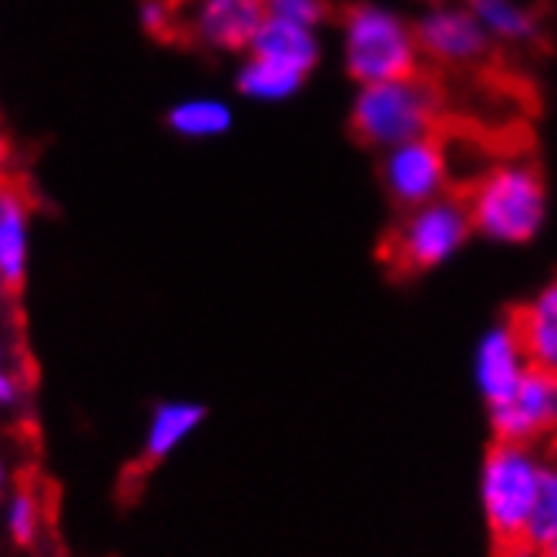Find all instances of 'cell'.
Here are the masks:
<instances>
[{"label": "cell", "instance_id": "12", "mask_svg": "<svg viewBox=\"0 0 557 557\" xmlns=\"http://www.w3.org/2000/svg\"><path fill=\"white\" fill-rule=\"evenodd\" d=\"M507 320L521 339L531 367L557 373V278H550L531 302L513 309Z\"/></svg>", "mask_w": 557, "mask_h": 557}, {"label": "cell", "instance_id": "23", "mask_svg": "<svg viewBox=\"0 0 557 557\" xmlns=\"http://www.w3.org/2000/svg\"><path fill=\"white\" fill-rule=\"evenodd\" d=\"M8 162V145H4V135H0V169H4Z\"/></svg>", "mask_w": 557, "mask_h": 557}, {"label": "cell", "instance_id": "24", "mask_svg": "<svg viewBox=\"0 0 557 557\" xmlns=\"http://www.w3.org/2000/svg\"><path fill=\"white\" fill-rule=\"evenodd\" d=\"M4 481H8V473H4V463H0V491H4Z\"/></svg>", "mask_w": 557, "mask_h": 557}, {"label": "cell", "instance_id": "3", "mask_svg": "<svg viewBox=\"0 0 557 557\" xmlns=\"http://www.w3.org/2000/svg\"><path fill=\"white\" fill-rule=\"evenodd\" d=\"M537 457L528 444L497 441L484 460V517L497 557H531V510L541 481Z\"/></svg>", "mask_w": 557, "mask_h": 557}, {"label": "cell", "instance_id": "18", "mask_svg": "<svg viewBox=\"0 0 557 557\" xmlns=\"http://www.w3.org/2000/svg\"><path fill=\"white\" fill-rule=\"evenodd\" d=\"M550 541H557V467H541L537 497L531 510V547L541 550Z\"/></svg>", "mask_w": 557, "mask_h": 557}, {"label": "cell", "instance_id": "21", "mask_svg": "<svg viewBox=\"0 0 557 557\" xmlns=\"http://www.w3.org/2000/svg\"><path fill=\"white\" fill-rule=\"evenodd\" d=\"M141 24H145L151 34H169L172 14H169V4H165V0H145V4H141Z\"/></svg>", "mask_w": 557, "mask_h": 557}, {"label": "cell", "instance_id": "22", "mask_svg": "<svg viewBox=\"0 0 557 557\" xmlns=\"http://www.w3.org/2000/svg\"><path fill=\"white\" fill-rule=\"evenodd\" d=\"M14 400H17V386L4 367V352H0V407H11Z\"/></svg>", "mask_w": 557, "mask_h": 557}, {"label": "cell", "instance_id": "9", "mask_svg": "<svg viewBox=\"0 0 557 557\" xmlns=\"http://www.w3.org/2000/svg\"><path fill=\"white\" fill-rule=\"evenodd\" d=\"M265 21V0H195L188 34L212 51H249Z\"/></svg>", "mask_w": 557, "mask_h": 557}, {"label": "cell", "instance_id": "20", "mask_svg": "<svg viewBox=\"0 0 557 557\" xmlns=\"http://www.w3.org/2000/svg\"><path fill=\"white\" fill-rule=\"evenodd\" d=\"M8 534L14 544L27 547L37 537V497L30 491H17L8 504Z\"/></svg>", "mask_w": 557, "mask_h": 557}, {"label": "cell", "instance_id": "19", "mask_svg": "<svg viewBox=\"0 0 557 557\" xmlns=\"http://www.w3.org/2000/svg\"><path fill=\"white\" fill-rule=\"evenodd\" d=\"M265 17L320 30L330 21V0H265Z\"/></svg>", "mask_w": 557, "mask_h": 557}, {"label": "cell", "instance_id": "25", "mask_svg": "<svg viewBox=\"0 0 557 557\" xmlns=\"http://www.w3.org/2000/svg\"><path fill=\"white\" fill-rule=\"evenodd\" d=\"M430 4H433V0H430Z\"/></svg>", "mask_w": 557, "mask_h": 557}, {"label": "cell", "instance_id": "5", "mask_svg": "<svg viewBox=\"0 0 557 557\" xmlns=\"http://www.w3.org/2000/svg\"><path fill=\"white\" fill-rule=\"evenodd\" d=\"M343 64L356 85H380L420 67L413 24L380 4H349L343 11Z\"/></svg>", "mask_w": 557, "mask_h": 557}, {"label": "cell", "instance_id": "4", "mask_svg": "<svg viewBox=\"0 0 557 557\" xmlns=\"http://www.w3.org/2000/svg\"><path fill=\"white\" fill-rule=\"evenodd\" d=\"M473 232L467 195L447 191L426 206L400 212L383 243V262L396 278L423 275L454 259Z\"/></svg>", "mask_w": 557, "mask_h": 557}, {"label": "cell", "instance_id": "7", "mask_svg": "<svg viewBox=\"0 0 557 557\" xmlns=\"http://www.w3.org/2000/svg\"><path fill=\"white\" fill-rule=\"evenodd\" d=\"M413 37L420 54L457 71H473L487 64L494 51V37L481 27V21L463 4H441V0H433L417 17Z\"/></svg>", "mask_w": 557, "mask_h": 557}, {"label": "cell", "instance_id": "13", "mask_svg": "<svg viewBox=\"0 0 557 557\" xmlns=\"http://www.w3.org/2000/svg\"><path fill=\"white\" fill-rule=\"evenodd\" d=\"M246 54L275 61V64L293 67V71L309 77L315 71V64H320V58H323V45H320V30L265 17Z\"/></svg>", "mask_w": 557, "mask_h": 557}, {"label": "cell", "instance_id": "14", "mask_svg": "<svg viewBox=\"0 0 557 557\" xmlns=\"http://www.w3.org/2000/svg\"><path fill=\"white\" fill-rule=\"evenodd\" d=\"M209 410L191 400H169L158 404L151 413V423L145 430V447H141V467H158L169 460L188 436L206 423Z\"/></svg>", "mask_w": 557, "mask_h": 557}, {"label": "cell", "instance_id": "6", "mask_svg": "<svg viewBox=\"0 0 557 557\" xmlns=\"http://www.w3.org/2000/svg\"><path fill=\"white\" fill-rule=\"evenodd\" d=\"M380 178H383L389 202L400 212L426 206V202H433V198L447 195V188H450V154H447L444 128L383 151Z\"/></svg>", "mask_w": 557, "mask_h": 557}, {"label": "cell", "instance_id": "15", "mask_svg": "<svg viewBox=\"0 0 557 557\" xmlns=\"http://www.w3.org/2000/svg\"><path fill=\"white\" fill-rule=\"evenodd\" d=\"M463 8L481 21V27L500 45H537L541 41V24L537 17L521 8L517 0H463Z\"/></svg>", "mask_w": 557, "mask_h": 557}, {"label": "cell", "instance_id": "17", "mask_svg": "<svg viewBox=\"0 0 557 557\" xmlns=\"http://www.w3.org/2000/svg\"><path fill=\"white\" fill-rule=\"evenodd\" d=\"M235 85H238V95H246L252 101H286L302 91L306 74L249 54L235 74Z\"/></svg>", "mask_w": 557, "mask_h": 557}, {"label": "cell", "instance_id": "16", "mask_svg": "<svg viewBox=\"0 0 557 557\" xmlns=\"http://www.w3.org/2000/svg\"><path fill=\"white\" fill-rule=\"evenodd\" d=\"M169 128L178 138L188 141H206V138H222L232 128V108L222 98H185L175 101L165 114Z\"/></svg>", "mask_w": 557, "mask_h": 557}, {"label": "cell", "instance_id": "2", "mask_svg": "<svg viewBox=\"0 0 557 557\" xmlns=\"http://www.w3.org/2000/svg\"><path fill=\"white\" fill-rule=\"evenodd\" d=\"M441 128H444V91L420 71L407 77H393V82L363 85L352 98L349 132L367 148L389 151L396 145L417 141Z\"/></svg>", "mask_w": 557, "mask_h": 557}, {"label": "cell", "instance_id": "10", "mask_svg": "<svg viewBox=\"0 0 557 557\" xmlns=\"http://www.w3.org/2000/svg\"><path fill=\"white\" fill-rule=\"evenodd\" d=\"M528 370H531L528 352H524L521 339H517L510 320H504L497 330H491L484 336L481 349H476V383H481L487 407L494 410V407L507 404L513 389L528 376Z\"/></svg>", "mask_w": 557, "mask_h": 557}, {"label": "cell", "instance_id": "8", "mask_svg": "<svg viewBox=\"0 0 557 557\" xmlns=\"http://www.w3.org/2000/svg\"><path fill=\"white\" fill-rule=\"evenodd\" d=\"M497 441L534 444L557 433V373L531 367L507 404L491 410Z\"/></svg>", "mask_w": 557, "mask_h": 557}, {"label": "cell", "instance_id": "11", "mask_svg": "<svg viewBox=\"0 0 557 557\" xmlns=\"http://www.w3.org/2000/svg\"><path fill=\"white\" fill-rule=\"evenodd\" d=\"M30 209L17 185H0V293L17 299L27 278Z\"/></svg>", "mask_w": 557, "mask_h": 557}, {"label": "cell", "instance_id": "1", "mask_svg": "<svg viewBox=\"0 0 557 557\" xmlns=\"http://www.w3.org/2000/svg\"><path fill=\"white\" fill-rule=\"evenodd\" d=\"M473 232L491 243L524 246L547 219V182L534 158H510L491 165L467 191Z\"/></svg>", "mask_w": 557, "mask_h": 557}]
</instances>
